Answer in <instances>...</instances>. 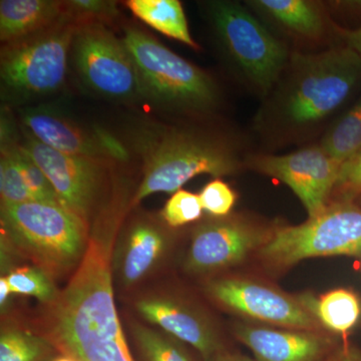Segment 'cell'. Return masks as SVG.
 Listing matches in <instances>:
<instances>
[{
    "label": "cell",
    "instance_id": "cell-37",
    "mask_svg": "<svg viewBox=\"0 0 361 361\" xmlns=\"http://www.w3.org/2000/svg\"><path fill=\"white\" fill-rule=\"evenodd\" d=\"M355 203L361 207V198L357 199V200L355 201Z\"/></svg>",
    "mask_w": 361,
    "mask_h": 361
},
{
    "label": "cell",
    "instance_id": "cell-30",
    "mask_svg": "<svg viewBox=\"0 0 361 361\" xmlns=\"http://www.w3.org/2000/svg\"><path fill=\"white\" fill-rule=\"evenodd\" d=\"M203 210L217 218L226 217L231 212L237 195L227 183L220 179L211 180L199 194Z\"/></svg>",
    "mask_w": 361,
    "mask_h": 361
},
{
    "label": "cell",
    "instance_id": "cell-8",
    "mask_svg": "<svg viewBox=\"0 0 361 361\" xmlns=\"http://www.w3.org/2000/svg\"><path fill=\"white\" fill-rule=\"evenodd\" d=\"M258 252L276 269L310 258L361 256V207L355 202L331 201L322 213L302 224L271 233Z\"/></svg>",
    "mask_w": 361,
    "mask_h": 361
},
{
    "label": "cell",
    "instance_id": "cell-2",
    "mask_svg": "<svg viewBox=\"0 0 361 361\" xmlns=\"http://www.w3.org/2000/svg\"><path fill=\"white\" fill-rule=\"evenodd\" d=\"M134 148L142 159V178L133 205L153 194H174L196 176L219 178L239 168L227 142L196 130L147 123L135 132Z\"/></svg>",
    "mask_w": 361,
    "mask_h": 361
},
{
    "label": "cell",
    "instance_id": "cell-34",
    "mask_svg": "<svg viewBox=\"0 0 361 361\" xmlns=\"http://www.w3.org/2000/svg\"><path fill=\"white\" fill-rule=\"evenodd\" d=\"M211 361H256L253 358L249 357L241 353H231V351L224 350L220 355L216 356L213 360Z\"/></svg>",
    "mask_w": 361,
    "mask_h": 361
},
{
    "label": "cell",
    "instance_id": "cell-36",
    "mask_svg": "<svg viewBox=\"0 0 361 361\" xmlns=\"http://www.w3.org/2000/svg\"><path fill=\"white\" fill-rule=\"evenodd\" d=\"M51 361H77L75 358L71 357V356L61 355L56 356V357L52 358Z\"/></svg>",
    "mask_w": 361,
    "mask_h": 361
},
{
    "label": "cell",
    "instance_id": "cell-15",
    "mask_svg": "<svg viewBox=\"0 0 361 361\" xmlns=\"http://www.w3.org/2000/svg\"><path fill=\"white\" fill-rule=\"evenodd\" d=\"M235 336L256 361H326L338 342L322 331L238 324Z\"/></svg>",
    "mask_w": 361,
    "mask_h": 361
},
{
    "label": "cell",
    "instance_id": "cell-24",
    "mask_svg": "<svg viewBox=\"0 0 361 361\" xmlns=\"http://www.w3.org/2000/svg\"><path fill=\"white\" fill-rule=\"evenodd\" d=\"M47 339L18 329H6L0 336V361H44L51 353Z\"/></svg>",
    "mask_w": 361,
    "mask_h": 361
},
{
    "label": "cell",
    "instance_id": "cell-12",
    "mask_svg": "<svg viewBox=\"0 0 361 361\" xmlns=\"http://www.w3.org/2000/svg\"><path fill=\"white\" fill-rule=\"evenodd\" d=\"M20 146L49 178L61 206L87 223L109 161L61 153L30 135Z\"/></svg>",
    "mask_w": 361,
    "mask_h": 361
},
{
    "label": "cell",
    "instance_id": "cell-31",
    "mask_svg": "<svg viewBox=\"0 0 361 361\" xmlns=\"http://www.w3.org/2000/svg\"><path fill=\"white\" fill-rule=\"evenodd\" d=\"M332 196L336 201L355 202L361 198V152L342 164Z\"/></svg>",
    "mask_w": 361,
    "mask_h": 361
},
{
    "label": "cell",
    "instance_id": "cell-28",
    "mask_svg": "<svg viewBox=\"0 0 361 361\" xmlns=\"http://www.w3.org/2000/svg\"><path fill=\"white\" fill-rule=\"evenodd\" d=\"M66 18L78 25L87 23L108 25L120 11L116 1L108 0H70L65 1Z\"/></svg>",
    "mask_w": 361,
    "mask_h": 361
},
{
    "label": "cell",
    "instance_id": "cell-18",
    "mask_svg": "<svg viewBox=\"0 0 361 361\" xmlns=\"http://www.w3.org/2000/svg\"><path fill=\"white\" fill-rule=\"evenodd\" d=\"M166 248V237L159 228L139 223L130 229L118 261L123 283H137L155 267Z\"/></svg>",
    "mask_w": 361,
    "mask_h": 361
},
{
    "label": "cell",
    "instance_id": "cell-25",
    "mask_svg": "<svg viewBox=\"0 0 361 361\" xmlns=\"http://www.w3.org/2000/svg\"><path fill=\"white\" fill-rule=\"evenodd\" d=\"M6 279L11 293L35 297L44 303H54L59 294L51 275L37 266L16 268L9 272Z\"/></svg>",
    "mask_w": 361,
    "mask_h": 361
},
{
    "label": "cell",
    "instance_id": "cell-3",
    "mask_svg": "<svg viewBox=\"0 0 361 361\" xmlns=\"http://www.w3.org/2000/svg\"><path fill=\"white\" fill-rule=\"evenodd\" d=\"M284 73L271 116L282 127L302 129L322 122L348 99L361 80V58L346 47L293 54Z\"/></svg>",
    "mask_w": 361,
    "mask_h": 361
},
{
    "label": "cell",
    "instance_id": "cell-11",
    "mask_svg": "<svg viewBox=\"0 0 361 361\" xmlns=\"http://www.w3.org/2000/svg\"><path fill=\"white\" fill-rule=\"evenodd\" d=\"M214 300L246 317L287 329L322 331L314 316L298 297L288 295L253 280L226 278L207 285Z\"/></svg>",
    "mask_w": 361,
    "mask_h": 361
},
{
    "label": "cell",
    "instance_id": "cell-22",
    "mask_svg": "<svg viewBox=\"0 0 361 361\" xmlns=\"http://www.w3.org/2000/svg\"><path fill=\"white\" fill-rule=\"evenodd\" d=\"M320 147L343 164L361 152V97L322 137Z\"/></svg>",
    "mask_w": 361,
    "mask_h": 361
},
{
    "label": "cell",
    "instance_id": "cell-6",
    "mask_svg": "<svg viewBox=\"0 0 361 361\" xmlns=\"http://www.w3.org/2000/svg\"><path fill=\"white\" fill-rule=\"evenodd\" d=\"M208 16L223 51L240 77L256 92L267 96L290 59L286 45L237 2H210Z\"/></svg>",
    "mask_w": 361,
    "mask_h": 361
},
{
    "label": "cell",
    "instance_id": "cell-26",
    "mask_svg": "<svg viewBox=\"0 0 361 361\" xmlns=\"http://www.w3.org/2000/svg\"><path fill=\"white\" fill-rule=\"evenodd\" d=\"M1 149H6L13 156L35 200L61 204L49 178L39 166L25 153L20 145H16L13 141L1 142Z\"/></svg>",
    "mask_w": 361,
    "mask_h": 361
},
{
    "label": "cell",
    "instance_id": "cell-23",
    "mask_svg": "<svg viewBox=\"0 0 361 361\" xmlns=\"http://www.w3.org/2000/svg\"><path fill=\"white\" fill-rule=\"evenodd\" d=\"M133 334L142 361H195L182 342L164 332L135 324Z\"/></svg>",
    "mask_w": 361,
    "mask_h": 361
},
{
    "label": "cell",
    "instance_id": "cell-4",
    "mask_svg": "<svg viewBox=\"0 0 361 361\" xmlns=\"http://www.w3.org/2000/svg\"><path fill=\"white\" fill-rule=\"evenodd\" d=\"M1 227L7 241L49 275L78 268L89 246L85 223L61 204L1 203Z\"/></svg>",
    "mask_w": 361,
    "mask_h": 361
},
{
    "label": "cell",
    "instance_id": "cell-5",
    "mask_svg": "<svg viewBox=\"0 0 361 361\" xmlns=\"http://www.w3.org/2000/svg\"><path fill=\"white\" fill-rule=\"evenodd\" d=\"M123 42L134 61L142 97L165 110L205 114L218 104L212 78L135 26L123 28Z\"/></svg>",
    "mask_w": 361,
    "mask_h": 361
},
{
    "label": "cell",
    "instance_id": "cell-21",
    "mask_svg": "<svg viewBox=\"0 0 361 361\" xmlns=\"http://www.w3.org/2000/svg\"><path fill=\"white\" fill-rule=\"evenodd\" d=\"M125 4L135 18L157 32L192 49H200L190 33L186 14L179 0H128Z\"/></svg>",
    "mask_w": 361,
    "mask_h": 361
},
{
    "label": "cell",
    "instance_id": "cell-27",
    "mask_svg": "<svg viewBox=\"0 0 361 361\" xmlns=\"http://www.w3.org/2000/svg\"><path fill=\"white\" fill-rule=\"evenodd\" d=\"M0 194L2 204H20L35 200L18 164L6 149L0 158Z\"/></svg>",
    "mask_w": 361,
    "mask_h": 361
},
{
    "label": "cell",
    "instance_id": "cell-33",
    "mask_svg": "<svg viewBox=\"0 0 361 361\" xmlns=\"http://www.w3.org/2000/svg\"><path fill=\"white\" fill-rule=\"evenodd\" d=\"M341 35L345 47L353 49L361 58V27L353 30H341Z\"/></svg>",
    "mask_w": 361,
    "mask_h": 361
},
{
    "label": "cell",
    "instance_id": "cell-29",
    "mask_svg": "<svg viewBox=\"0 0 361 361\" xmlns=\"http://www.w3.org/2000/svg\"><path fill=\"white\" fill-rule=\"evenodd\" d=\"M202 212L203 207L199 195L180 189L165 204L161 217L171 227H180L200 219Z\"/></svg>",
    "mask_w": 361,
    "mask_h": 361
},
{
    "label": "cell",
    "instance_id": "cell-13",
    "mask_svg": "<svg viewBox=\"0 0 361 361\" xmlns=\"http://www.w3.org/2000/svg\"><path fill=\"white\" fill-rule=\"evenodd\" d=\"M271 233L240 218H217L197 228L186 259L187 269L213 272L239 264L261 248Z\"/></svg>",
    "mask_w": 361,
    "mask_h": 361
},
{
    "label": "cell",
    "instance_id": "cell-1",
    "mask_svg": "<svg viewBox=\"0 0 361 361\" xmlns=\"http://www.w3.org/2000/svg\"><path fill=\"white\" fill-rule=\"evenodd\" d=\"M110 237L90 239L65 289L51 304L47 341L77 361H135L114 299Z\"/></svg>",
    "mask_w": 361,
    "mask_h": 361
},
{
    "label": "cell",
    "instance_id": "cell-7",
    "mask_svg": "<svg viewBox=\"0 0 361 361\" xmlns=\"http://www.w3.org/2000/svg\"><path fill=\"white\" fill-rule=\"evenodd\" d=\"M78 26L66 18L44 32L4 44L0 58L2 96L21 102L58 92L65 84Z\"/></svg>",
    "mask_w": 361,
    "mask_h": 361
},
{
    "label": "cell",
    "instance_id": "cell-35",
    "mask_svg": "<svg viewBox=\"0 0 361 361\" xmlns=\"http://www.w3.org/2000/svg\"><path fill=\"white\" fill-rule=\"evenodd\" d=\"M11 293V288H9L6 277H1V279H0V304H1V307L6 305L7 299H8Z\"/></svg>",
    "mask_w": 361,
    "mask_h": 361
},
{
    "label": "cell",
    "instance_id": "cell-10",
    "mask_svg": "<svg viewBox=\"0 0 361 361\" xmlns=\"http://www.w3.org/2000/svg\"><path fill=\"white\" fill-rule=\"evenodd\" d=\"M250 165L290 188L310 218L319 215L329 205L342 167V163L320 145L283 156H256Z\"/></svg>",
    "mask_w": 361,
    "mask_h": 361
},
{
    "label": "cell",
    "instance_id": "cell-19",
    "mask_svg": "<svg viewBox=\"0 0 361 361\" xmlns=\"http://www.w3.org/2000/svg\"><path fill=\"white\" fill-rule=\"evenodd\" d=\"M249 6L286 32L318 39L324 32V20L317 4L307 0H252Z\"/></svg>",
    "mask_w": 361,
    "mask_h": 361
},
{
    "label": "cell",
    "instance_id": "cell-9",
    "mask_svg": "<svg viewBox=\"0 0 361 361\" xmlns=\"http://www.w3.org/2000/svg\"><path fill=\"white\" fill-rule=\"evenodd\" d=\"M71 52L78 75L97 94L116 101L142 97L132 56L122 39H116L106 25H78Z\"/></svg>",
    "mask_w": 361,
    "mask_h": 361
},
{
    "label": "cell",
    "instance_id": "cell-17",
    "mask_svg": "<svg viewBox=\"0 0 361 361\" xmlns=\"http://www.w3.org/2000/svg\"><path fill=\"white\" fill-rule=\"evenodd\" d=\"M65 1L56 0H1L0 39L16 42L66 20Z\"/></svg>",
    "mask_w": 361,
    "mask_h": 361
},
{
    "label": "cell",
    "instance_id": "cell-16",
    "mask_svg": "<svg viewBox=\"0 0 361 361\" xmlns=\"http://www.w3.org/2000/svg\"><path fill=\"white\" fill-rule=\"evenodd\" d=\"M137 310L164 334L193 348L204 361L226 350L212 324L187 304L169 297H147L137 301Z\"/></svg>",
    "mask_w": 361,
    "mask_h": 361
},
{
    "label": "cell",
    "instance_id": "cell-20",
    "mask_svg": "<svg viewBox=\"0 0 361 361\" xmlns=\"http://www.w3.org/2000/svg\"><path fill=\"white\" fill-rule=\"evenodd\" d=\"M298 298L322 329L332 334H348L360 322L361 301L349 289H336L319 297L304 294Z\"/></svg>",
    "mask_w": 361,
    "mask_h": 361
},
{
    "label": "cell",
    "instance_id": "cell-32",
    "mask_svg": "<svg viewBox=\"0 0 361 361\" xmlns=\"http://www.w3.org/2000/svg\"><path fill=\"white\" fill-rule=\"evenodd\" d=\"M326 361H361V349L348 342H338Z\"/></svg>",
    "mask_w": 361,
    "mask_h": 361
},
{
    "label": "cell",
    "instance_id": "cell-14",
    "mask_svg": "<svg viewBox=\"0 0 361 361\" xmlns=\"http://www.w3.org/2000/svg\"><path fill=\"white\" fill-rule=\"evenodd\" d=\"M21 120L30 137L61 153L108 161L128 159L125 146L113 135L85 130L52 108L26 109Z\"/></svg>",
    "mask_w": 361,
    "mask_h": 361
}]
</instances>
